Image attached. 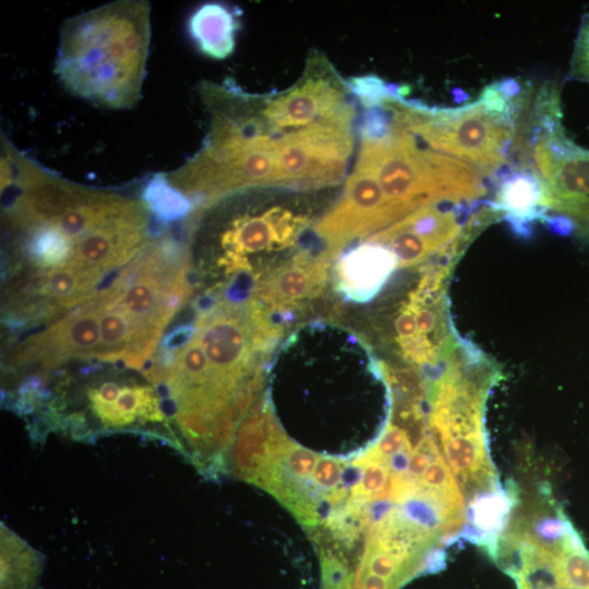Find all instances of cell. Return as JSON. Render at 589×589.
Here are the masks:
<instances>
[{
	"label": "cell",
	"instance_id": "21",
	"mask_svg": "<svg viewBox=\"0 0 589 589\" xmlns=\"http://www.w3.org/2000/svg\"><path fill=\"white\" fill-rule=\"evenodd\" d=\"M195 335V324L186 325L173 330L162 341V347L165 352H177L189 343Z\"/></svg>",
	"mask_w": 589,
	"mask_h": 589
},
{
	"label": "cell",
	"instance_id": "20",
	"mask_svg": "<svg viewBox=\"0 0 589 589\" xmlns=\"http://www.w3.org/2000/svg\"><path fill=\"white\" fill-rule=\"evenodd\" d=\"M343 476L342 464L333 458H321L314 472V481L324 490H336Z\"/></svg>",
	"mask_w": 589,
	"mask_h": 589
},
{
	"label": "cell",
	"instance_id": "6",
	"mask_svg": "<svg viewBox=\"0 0 589 589\" xmlns=\"http://www.w3.org/2000/svg\"><path fill=\"white\" fill-rule=\"evenodd\" d=\"M386 103L431 149L477 167L487 177L494 178L506 167L516 128L487 112L479 101L461 109H431L391 92Z\"/></svg>",
	"mask_w": 589,
	"mask_h": 589
},
{
	"label": "cell",
	"instance_id": "7",
	"mask_svg": "<svg viewBox=\"0 0 589 589\" xmlns=\"http://www.w3.org/2000/svg\"><path fill=\"white\" fill-rule=\"evenodd\" d=\"M529 146L547 216L566 220L573 235L589 242V151L572 142L562 126L537 134Z\"/></svg>",
	"mask_w": 589,
	"mask_h": 589
},
{
	"label": "cell",
	"instance_id": "2",
	"mask_svg": "<svg viewBox=\"0 0 589 589\" xmlns=\"http://www.w3.org/2000/svg\"><path fill=\"white\" fill-rule=\"evenodd\" d=\"M321 191L250 188L225 196L200 212L196 247L229 278L228 286L250 292L274 267L321 246L305 241L323 216L312 201Z\"/></svg>",
	"mask_w": 589,
	"mask_h": 589
},
{
	"label": "cell",
	"instance_id": "1",
	"mask_svg": "<svg viewBox=\"0 0 589 589\" xmlns=\"http://www.w3.org/2000/svg\"><path fill=\"white\" fill-rule=\"evenodd\" d=\"M208 115L200 150L165 173L193 209L250 188H337L353 166L359 102L349 80L313 51L301 78L281 92L247 93L228 78L203 82Z\"/></svg>",
	"mask_w": 589,
	"mask_h": 589
},
{
	"label": "cell",
	"instance_id": "11",
	"mask_svg": "<svg viewBox=\"0 0 589 589\" xmlns=\"http://www.w3.org/2000/svg\"><path fill=\"white\" fill-rule=\"evenodd\" d=\"M399 270L397 255L388 247L366 240L344 250L337 259L333 283L346 303H373Z\"/></svg>",
	"mask_w": 589,
	"mask_h": 589
},
{
	"label": "cell",
	"instance_id": "16",
	"mask_svg": "<svg viewBox=\"0 0 589 589\" xmlns=\"http://www.w3.org/2000/svg\"><path fill=\"white\" fill-rule=\"evenodd\" d=\"M141 199L151 215L162 224L179 221L193 209L190 200L171 185L165 173L156 174L148 181Z\"/></svg>",
	"mask_w": 589,
	"mask_h": 589
},
{
	"label": "cell",
	"instance_id": "9",
	"mask_svg": "<svg viewBox=\"0 0 589 589\" xmlns=\"http://www.w3.org/2000/svg\"><path fill=\"white\" fill-rule=\"evenodd\" d=\"M478 203L426 206L366 240L392 250L399 268H417L448 249L461 236Z\"/></svg>",
	"mask_w": 589,
	"mask_h": 589
},
{
	"label": "cell",
	"instance_id": "15",
	"mask_svg": "<svg viewBox=\"0 0 589 589\" xmlns=\"http://www.w3.org/2000/svg\"><path fill=\"white\" fill-rule=\"evenodd\" d=\"M0 528H2V589H37L43 565L41 553L4 523Z\"/></svg>",
	"mask_w": 589,
	"mask_h": 589
},
{
	"label": "cell",
	"instance_id": "3",
	"mask_svg": "<svg viewBox=\"0 0 589 589\" xmlns=\"http://www.w3.org/2000/svg\"><path fill=\"white\" fill-rule=\"evenodd\" d=\"M151 5L121 0L67 20L55 72L73 96L108 110L142 99L151 43Z\"/></svg>",
	"mask_w": 589,
	"mask_h": 589
},
{
	"label": "cell",
	"instance_id": "12",
	"mask_svg": "<svg viewBox=\"0 0 589 589\" xmlns=\"http://www.w3.org/2000/svg\"><path fill=\"white\" fill-rule=\"evenodd\" d=\"M89 409L106 430L142 427L165 419L162 402L150 386L105 381L88 391Z\"/></svg>",
	"mask_w": 589,
	"mask_h": 589
},
{
	"label": "cell",
	"instance_id": "8",
	"mask_svg": "<svg viewBox=\"0 0 589 589\" xmlns=\"http://www.w3.org/2000/svg\"><path fill=\"white\" fill-rule=\"evenodd\" d=\"M308 248L274 267L251 288L249 300L286 329L327 291L338 256L326 249Z\"/></svg>",
	"mask_w": 589,
	"mask_h": 589
},
{
	"label": "cell",
	"instance_id": "14",
	"mask_svg": "<svg viewBox=\"0 0 589 589\" xmlns=\"http://www.w3.org/2000/svg\"><path fill=\"white\" fill-rule=\"evenodd\" d=\"M239 16V11L229 7L204 4L190 16L189 35L202 54L213 60H225L235 49Z\"/></svg>",
	"mask_w": 589,
	"mask_h": 589
},
{
	"label": "cell",
	"instance_id": "19",
	"mask_svg": "<svg viewBox=\"0 0 589 589\" xmlns=\"http://www.w3.org/2000/svg\"><path fill=\"white\" fill-rule=\"evenodd\" d=\"M568 79L589 85V14L582 18L579 28Z\"/></svg>",
	"mask_w": 589,
	"mask_h": 589
},
{
	"label": "cell",
	"instance_id": "18",
	"mask_svg": "<svg viewBox=\"0 0 589 589\" xmlns=\"http://www.w3.org/2000/svg\"><path fill=\"white\" fill-rule=\"evenodd\" d=\"M281 459L285 463V471L293 479L302 480L309 479L314 474L321 456L298 444H287L283 450Z\"/></svg>",
	"mask_w": 589,
	"mask_h": 589
},
{
	"label": "cell",
	"instance_id": "5",
	"mask_svg": "<svg viewBox=\"0 0 589 589\" xmlns=\"http://www.w3.org/2000/svg\"><path fill=\"white\" fill-rule=\"evenodd\" d=\"M471 241L460 236L435 259L417 267L415 285L375 319L377 340L408 367L431 383L441 374L460 337L449 312L448 284Z\"/></svg>",
	"mask_w": 589,
	"mask_h": 589
},
{
	"label": "cell",
	"instance_id": "4",
	"mask_svg": "<svg viewBox=\"0 0 589 589\" xmlns=\"http://www.w3.org/2000/svg\"><path fill=\"white\" fill-rule=\"evenodd\" d=\"M383 105L360 120L351 171L378 185L398 222L426 206L474 204L487 195V176L477 167L431 149Z\"/></svg>",
	"mask_w": 589,
	"mask_h": 589
},
{
	"label": "cell",
	"instance_id": "17",
	"mask_svg": "<svg viewBox=\"0 0 589 589\" xmlns=\"http://www.w3.org/2000/svg\"><path fill=\"white\" fill-rule=\"evenodd\" d=\"M555 568L561 589H589V554L584 548L567 549L557 556Z\"/></svg>",
	"mask_w": 589,
	"mask_h": 589
},
{
	"label": "cell",
	"instance_id": "13",
	"mask_svg": "<svg viewBox=\"0 0 589 589\" xmlns=\"http://www.w3.org/2000/svg\"><path fill=\"white\" fill-rule=\"evenodd\" d=\"M497 193L493 206L521 238L531 235V225L542 222L548 210L542 204V186L529 168L505 167L494 177Z\"/></svg>",
	"mask_w": 589,
	"mask_h": 589
},
{
	"label": "cell",
	"instance_id": "10",
	"mask_svg": "<svg viewBox=\"0 0 589 589\" xmlns=\"http://www.w3.org/2000/svg\"><path fill=\"white\" fill-rule=\"evenodd\" d=\"M100 349V313L91 297L50 329L27 341L15 359L17 365L40 363L51 368L68 360H98Z\"/></svg>",
	"mask_w": 589,
	"mask_h": 589
}]
</instances>
